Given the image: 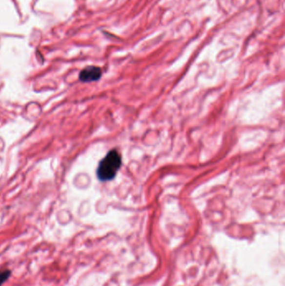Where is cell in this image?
I'll return each instance as SVG.
<instances>
[{"label": "cell", "mask_w": 285, "mask_h": 286, "mask_svg": "<svg viewBox=\"0 0 285 286\" xmlns=\"http://www.w3.org/2000/svg\"><path fill=\"white\" fill-rule=\"evenodd\" d=\"M102 72L101 68L96 66H88L81 71L79 75V79L84 83L97 82L101 79Z\"/></svg>", "instance_id": "obj_2"}, {"label": "cell", "mask_w": 285, "mask_h": 286, "mask_svg": "<svg viewBox=\"0 0 285 286\" xmlns=\"http://www.w3.org/2000/svg\"><path fill=\"white\" fill-rule=\"evenodd\" d=\"M10 276V271L9 270H4V271L0 273V286H2Z\"/></svg>", "instance_id": "obj_3"}, {"label": "cell", "mask_w": 285, "mask_h": 286, "mask_svg": "<svg viewBox=\"0 0 285 286\" xmlns=\"http://www.w3.org/2000/svg\"><path fill=\"white\" fill-rule=\"evenodd\" d=\"M122 166V157L116 149L108 152L105 158L100 162L96 174L100 181L108 182L112 180Z\"/></svg>", "instance_id": "obj_1"}]
</instances>
